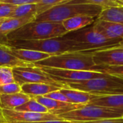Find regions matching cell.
<instances>
[{
    "label": "cell",
    "instance_id": "6",
    "mask_svg": "<svg viewBox=\"0 0 123 123\" xmlns=\"http://www.w3.org/2000/svg\"><path fill=\"white\" fill-rule=\"evenodd\" d=\"M123 110L99 107L92 104H82L79 109L57 115L63 120L80 123L104 119L123 117Z\"/></svg>",
    "mask_w": 123,
    "mask_h": 123
},
{
    "label": "cell",
    "instance_id": "35",
    "mask_svg": "<svg viewBox=\"0 0 123 123\" xmlns=\"http://www.w3.org/2000/svg\"><path fill=\"white\" fill-rule=\"evenodd\" d=\"M0 123H7L5 119L3 117V115L1 113V109H0Z\"/></svg>",
    "mask_w": 123,
    "mask_h": 123
},
{
    "label": "cell",
    "instance_id": "32",
    "mask_svg": "<svg viewBox=\"0 0 123 123\" xmlns=\"http://www.w3.org/2000/svg\"><path fill=\"white\" fill-rule=\"evenodd\" d=\"M2 1L8 4H11L15 6L26 5V4H37L41 0H1Z\"/></svg>",
    "mask_w": 123,
    "mask_h": 123
},
{
    "label": "cell",
    "instance_id": "29",
    "mask_svg": "<svg viewBox=\"0 0 123 123\" xmlns=\"http://www.w3.org/2000/svg\"><path fill=\"white\" fill-rule=\"evenodd\" d=\"M84 1H86L88 4L98 5L103 8L120 6L116 1L114 0H84Z\"/></svg>",
    "mask_w": 123,
    "mask_h": 123
},
{
    "label": "cell",
    "instance_id": "34",
    "mask_svg": "<svg viewBox=\"0 0 123 123\" xmlns=\"http://www.w3.org/2000/svg\"><path fill=\"white\" fill-rule=\"evenodd\" d=\"M77 123L67 120H48V121H42V122H37V123Z\"/></svg>",
    "mask_w": 123,
    "mask_h": 123
},
{
    "label": "cell",
    "instance_id": "25",
    "mask_svg": "<svg viewBox=\"0 0 123 123\" xmlns=\"http://www.w3.org/2000/svg\"><path fill=\"white\" fill-rule=\"evenodd\" d=\"M14 82L12 67L6 66L0 67V86Z\"/></svg>",
    "mask_w": 123,
    "mask_h": 123
},
{
    "label": "cell",
    "instance_id": "37",
    "mask_svg": "<svg viewBox=\"0 0 123 123\" xmlns=\"http://www.w3.org/2000/svg\"><path fill=\"white\" fill-rule=\"evenodd\" d=\"M4 19H0V25L1 24V22H3V20H4Z\"/></svg>",
    "mask_w": 123,
    "mask_h": 123
},
{
    "label": "cell",
    "instance_id": "23",
    "mask_svg": "<svg viewBox=\"0 0 123 123\" xmlns=\"http://www.w3.org/2000/svg\"><path fill=\"white\" fill-rule=\"evenodd\" d=\"M33 99H35L38 103L44 106L48 110V113H51L52 112H54L55 110L66 107L71 104L70 103L61 102V101H58L46 98L44 96H35L33 97Z\"/></svg>",
    "mask_w": 123,
    "mask_h": 123
},
{
    "label": "cell",
    "instance_id": "24",
    "mask_svg": "<svg viewBox=\"0 0 123 123\" xmlns=\"http://www.w3.org/2000/svg\"><path fill=\"white\" fill-rule=\"evenodd\" d=\"M14 110L33 113H48V110L33 98H31L27 102L25 103L19 107H17Z\"/></svg>",
    "mask_w": 123,
    "mask_h": 123
},
{
    "label": "cell",
    "instance_id": "16",
    "mask_svg": "<svg viewBox=\"0 0 123 123\" xmlns=\"http://www.w3.org/2000/svg\"><path fill=\"white\" fill-rule=\"evenodd\" d=\"M89 104L123 110V94L99 96L92 99Z\"/></svg>",
    "mask_w": 123,
    "mask_h": 123
},
{
    "label": "cell",
    "instance_id": "5",
    "mask_svg": "<svg viewBox=\"0 0 123 123\" xmlns=\"http://www.w3.org/2000/svg\"><path fill=\"white\" fill-rule=\"evenodd\" d=\"M64 88H71L96 96L123 94V78L110 75L78 83H67Z\"/></svg>",
    "mask_w": 123,
    "mask_h": 123
},
{
    "label": "cell",
    "instance_id": "4",
    "mask_svg": "<svg viewBox=\"0 0 123 123\" xmlns=\"http://www.w3.org/2000/svg\"><path fill=\"white\" fill-rule=\"evenodd\" d=\"M67 33L62 22L33 20L7 35L5 42L44 40L61 37Z\"/></svg>",
    "mask_w": 123,
    "mask_h": 123
},
{
    "label": "cell",
    "instance_id": "33",
    "mask_svg": "<svg viewBox=\"0 0 123 123\" xmlns=\"http://www.w3.org/2000/svg\"><path fill=\"white\" fill-rule=\"evenodd\" d=\"M80 123H123V117L112 118V119H104V120H96V121Z\"/></svg>",
    "mask_w": 123,
    "mask_h": 123
},
{
    "label": "cell",
    "instance_id": "21",
    "mask_svg": "<svg viewBox=\"0 0 123 123\" xmlns=\"http://www.w3.org/2000/svg\"><path fill=\"white\" fill-rule=\"evenodd\" d=\"M6 66L10 67H34L35 65L32 63L21 61L12 55L9 54L0 47V67Z\"/></svg>",
    "mask_w": 123,
    "mask_h": 123
},
{
    "label": "cell",
    "instance_id": "19",
    "mask_svg": "<svg viewBox=\"0 0 123 123\" xmlns=\"http://www.w3.org/2000/svg\"><path fill=\"white\" fill-rule=\"evenodd\" d=\"M60 91L68 98L71 104H86L92 99L98 96L87 92L71 88H61Z\"/></svg>",
    "mask_w": 123,
    "mask_h": 123
},
{
    "label": "cell",
    "instance_id": "12",
    "mask_svg": "<svg viewBox=\"0 0 123 123\" xmlns=\"http://www.w3.org/2000/svg\"><path fill=\"white\" fill-rule=\"evenodd\" d=\"M3 50L9 53V54L12 55L15 58L26 62L30 63H35L45 59H47L51 57V54L40 52L37 51L30 50V49H17L12 46H8L4 44H2L0 46Z\"/></svg>",
    "mask_w": 123,
    "mask_h": 123
},
{
    "label": "cell",
    "instance_id": "17",
    "mask_svg": "<svg viewBox=\"0 0 123 123\" xmlns=\"http://www.w3.org/2000/svg\"><path fill=\"white\" fill-rule=\"evenodd\" d=\"M21 89L22 93L33 98L35 96H43L61 88L45 83H25L21 86Z\"/></svg>",
    "mask_w": 123,
    "mask_h": 123
},
{
    "label": "cell",
    "instance_id": "39",
    "mask_svg": "<svg viewBox=\"0 0 123 123\" xmlns=\"http://www.w3.org/2000/svg\"><path fill=\"white\" fill-rule=\"evenodd\" d=\"M121 45H122V46H123V42H122V43H121Z\"/></svg>",
    "mask_w": 123,
    "mask_h": 123
},
{
    "label": "cell",
    "instance_id": "26",
    "mask_svg": "<svg viewBox=\"0 0 123 123\" xmlns=\"http://www.w3.org/2000/svg\"><path fill=\"white\" fill-rule=\"evenodd\" d=\"M70 0H41L37 4V14L61 4L66 3Z\"/></svg>",
    "mask_w": 123,
    "mask_h": 123
},
{
    "label": "cell",
    "instance_id": "18",
    "mask_svg": "<svg viewBox=\"0 0 123 123\" xmlns=\"http://www.w3.org/2000/svg\"><path fill=\"white\" fill-rule=\"evenodd\" d=\"M95 17H89V16H76L71 18H69L63 22L62 24L66 29V30L68 32L75 31L77 30H80L85 27L89 26L92 25L96 21Z\"/></svg>",
    "mask_w": 123,
    "mask_h": 123
},
{
    "label": "cell",
    "instance_id": "20",
    "mask_svg": "<svg viewBox=\"0 0 123 123\" xmlns=\"http://www.w3.org/2000/svg\"><path fill=\"white\" fill-rule=\"evenodd\" d=\"M97 20L123 25V6L104 8Z\"/></svg>",
    "mask_w": 123,
    "mask_h": 123
},
{
    "label": "cell",
    "instance_id": "28",
    "mask_svg": "<svg viewBox=\"0 0 123 123\" xmlns=\"http://www.w3.org/2000/svg\"><path fill=\"white\" fill-rule=\"evenodd\" d=\"M16 7L17 6L15 5L0 1V19L11 17V15Z\"/></svg>",
    "mask_w": 123,
    "mask_h": 123
},
{
    "label": "cell",
    "instance_id": "41",
    "mask_svg": "<svg viewBox=\"0 0 123 123\" xmlns=\"http://www.w3.org/2000/svg\"><path fill=\"white\" fill-rule=\"evenodd\" d=\"M114 1H116V0H114Z\"/></svg>",
    "mask_w": 123,
    "mask_h": 123
},
{
    "label": "cell",
    "instance_id": "40",
    "mask_svg": "<svg viewBox=\"0 0 123 123\" xmlns=\"http://www.w3.org/2000/svg\"></svg>",
    "mask_w": 123,
    "mask_h": 123
},
{
    "label": "cell",
    "instance_id": "31",
    "mask_svg": "<svg viewBox=\"0 0 123 123\" xmlns=\"http://www.w3.org/2000/svg\"><path fill=\"white\" fill-rule=\"evenodd\" d=\"M104 72L106 74L123 78V66H120V67H107L105 68V70H104Z\"/></svg>",
    "mask_w": 123,
    "mask_h": 123
},
{
    "label": "cell",
    "instance_id": "15",
    "mask_svg": "<svg viewBox=\"0 0 123 123\" xmlns=\"http://www.w3.org/2000/svg\"><path fill=\"white\" fill-rule=\"evenodd\" d=\"M31 97L22 92L0 95V109L14 110L17 107H20L25 103L27 102Z\"/></svg>",
    "mask_w": 123,
    "mask_h": 123
},
{
    "label": "cell",
    "instance_id": "36",
    "mask_svg": "<svg viewBox=\"0 0 123 123\" xmlns=\"http://www.w3.org/2000/svg\"><path fill=\"white\" fill-rule=\"evenodd\" d=\"M116 1H117L120 6H123V0H116Z\"/></svg>",
    "mask_w": 123,
    "mask_h": 123
},
{
    "label": "cell",
    "instance_id": "22",
    "mask_svg": "<svg viewBox=\"0 0 123 123\" xmlns=\"http://www.w3.org/2000/svg\"><path fill=\"white\" fill-rule=\"evenodd\" d=\"M37 14V4H26L17 6L11 17H32L35 18Z\"/></svg>",
    "mask_w": 123,
    "mask_h": 123
},
{
    "label": "cell",
    "instance_id": "13",
    "mask_svg": "<svg viewBox=\"0 0 123 123\" xmlns=\"http://www.w3.org/2000/svg\"><path fill=\"white\" fill-rule=\"evenodd\" d=\"M92 25L97 31L109 39L123 41V25L122 24L96 19Z\"/></svg>",
    "mask_w": 123,
    "mask_h": 123
},
{
    "label": "cell",
    "instance_id": "1",
    "mask_svg": "<svg viewBox=\"0 0 123 123\" xmlns=\"http://www.w3.org/2000/svg\"><path fill=\"white\" fill-rule=\"evenodd\" d=\"M94 51H83L68 52L51 56L43 60L33 63L35 67L42 66L68 70L95 71L104 72L106 67L97 65L93 59L92 52Z\"/></svg>",
    "mask_w": 123,
    "mask_h": 123
},
{
    "label": "cell",
    "instance_id": "9",
    "mask_svg": "<svg viewBox=\"0 0 123 123\" xmlns=\"http://www.w3.org/2000/svg\"><path fill=\"white\" fill-rule=\"evenodd\" d=\"M12 70L14 81L20 86L25 83H45L61 89L65 88V85L54 80L48 74L38 67H16Z\"/></svg>",
    "mask_w": 123,
    "mask_h": 123
},
{
    "label": "cell",
    "instance_id": "27",
    "mask_svg": "<svg viewBox=\"0 0 123 123\" xmlns=\"http://www.w3.org/2000/svg\"><path fill=\"white\" fill-rule=\"evenodd\" d=\"M22 92L21 86L16 82L0 86V95L12 94Z\"/></svg>",
    "mask_w": 123,
    "mask_h": 123
},
{
    "label": "cell",
    "instance_id": "14",
    "mask_svg": "<svg viewBox=\"0 0 123 123\" xmlns=\"http://www.w3.org/2000/svg\"><path fill=\"white\" fill-rule=\"evenodd\" d=\"M34 20L32 17H9L4 19L0 25V42L4 43L7 35Z\"/></svg>",
    "mask_w": 123,
    "mask_h": 123
},
{
    "label": "cell",
    "instance_id": "7",
    "mask_svg": "<svg viewBox=\"0 0 123 123\" xmlns=\"http://www.w3.org/2000/svg\"><path fill=\"white\" fill-rule=\"evenodd\" d=\"M63 37L80 43L89 46L92 50H100L102 49L120 46L123 41L112 40L106 38L97 31L92 25L77 30L68 32Z\"/></svg>",
    "mask_w": 123,
    "mask_h": 123
},
{
    "label": "cell",
    "instance_id": "10",
    "mask_svg": "<svg viewBox=\"0 0 123 123\" xmlns=\"http://www.w3.org/2000/svg\"><path fill=\"white\" fill-rule=\"evenodd\" d=\"M1 113L7 123H30L48 120H61L57 115L50 113H33L8 109H1Z\"/></svg>",
    "mask_w": 123,
    "mask_h": 123
},
{
    "label": "cell",
    "instance_id": "11",
    "mask_svg": "<svg viewBox=\"0 0 123 123\" xmlns=\"http://www.w3.org/2000/svg\"><path fill=\"white\" fill-rule=\"evenodd\" d=\"M93 59L97 65L102 67L123 66V46L102 49L92 52Z\"/></svg>",
    "mask_w": 123,
    "mask_h": 123
},
{
    "label": "cell",
    "instance_id": "30",
    "mask_svg": "<svg viewBox=\"0 0 123 123\" xmlns=\"http://www.w3.org/2000/svg\"><path fill=\"white\" fill-rule=\"evenodd\" d=\"M43 96L46 97V98L51 99H54V100H56V101H61V102L70 103V101L68 99V98L63 94H62L60 90H58V91H53L51 93L47 94H45Z\"/></svg>",
    "mask_w": 123,
    "mask_h": 123
},
{
    "label": "cell",
    "instance_id": "3",
    "mask_svg": "<svg viewBox=\"0 0 123 123\" xmlns=\"http://www.w3.org/2000/svg\"><path fill=\"white\" fill-rule=\"evenodd\" d=\"M103 9L98 5L81 4L76 0H70L37 14L34 20L62 22L69 18L80 15L97 18Z\"/></svg>",
    "mask_w": 123,
    "mask_h": 123
},
{
    "label": "cell",
    "instance_id": "42",
    "mask_svg": "<svg viewBox=\"0 0 123 123\" xmlns=\"http://www.w3.org/2000/svg\"><path fill=\"white\" fill-rule=\"evenodd\" d=\"M0 1H1V0H0Z\"/></svg>",
    "mask_w": 123,
    "mask_h": 123
},
{
    "label": "cell",
    "instance_id": "8",
    "mask_svg": "<svg viewBox=\"0 0 123 123\" xmlns=\"http://www.w3.org/2000/svg\"><path fill=\"white\" fill-rule=\"evenodd\" d=\"M41 70L48 74L54 80L63 85L71 83H78L87 80L103 78L107 74L102 72L95 71H83V70H68L52 67L37 66Z\"/></svg>",
    "mask_w": 123,
    "mask_h": 123
},
{
    "label": "cell",
    "instance_id": "2",
    "mask_svg": "<svg viewBox=\"0 0 123 123\" xmlns=\"http://www.w3.org/2000/svg\"><path fill=\"white\" fill-rule=\"evenodd\" d=\"M3 44L17 49H25L47 53L51 54L52 56L68 52L97 51L92 50L89 46L84 44L67 39L63 36L37 41H19L13 42L6 41Z\"/></svg>",
    "mask_w": 123,
    "mask_h": 123
},
{
    "label": "cell",
    "instance_id": "38",
    "mask_svg": "<svg viewBox=\"0 0 123 123\" xmlns=\"http://www.w3.org/2000/svg\"><path fill=\"white\" fill-rule=\"evenodd\" d=\"M1 45H2V43H1V42H0V46H1Z\"/></svg>",
    "mask_w": 123,
    "mask_h": 123
}]
</instances>
